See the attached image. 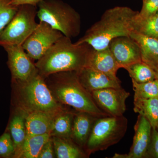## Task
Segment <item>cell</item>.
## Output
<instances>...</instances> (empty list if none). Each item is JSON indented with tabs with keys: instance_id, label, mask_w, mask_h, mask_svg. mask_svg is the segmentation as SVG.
Wrapping results in <instances>:
<instances>
[{
	"instance_id": "1",
	"label": "cell",
	"mask_w": 158,
	"mask_h": 158,
	"mask_svg": "<svg viewBox=\"0 0 158 158\" xmlns=\"http://www.w3.org/2000/svg\"><path fill=\"white\" fill-rule=\"evenodd\" d=\"M138 11L129 7L117 6L105 11L100 19L88 29L76 44L86 43L96 50L109 47L116 37H130L135 31Z\"/></svg>"
},
{
	"instance_id": "2",
	"label": "cell",
	"mask_w": 158,
	"mask_h": 158,
	"mask_svg": "<svg viewBox=\"0 0 158 158\" xmlns=\"http://www.w3.org/2000/svg\"><path fill=\"white\" fill-rule=\"evenodd\" d=\"M44 79L54 98L59 103L98 118L110 116L99 107L91 93L82 86L77 71L57 73Z\"/></svg>"
},
{
	"instance_id": "3",
	"label": "cell",
	"mask_w": 158,
	"mask_h": 158,
	"mask_svg": "<svg viewBox=\"0 0 158 158\" xmlns=\"http://www.w3.org/2000/svg\"><path fill=\"white\" fill-rule=\"evenodd\" d=\"M87 44H77L63 35L37 60L35 65L44 78L62 72L78 71L87 66L90 51Z\"/></svg>"
},
{
	"instance_id": "4",
	"label": "cell",
	"mask_w": 158,
	"mask_h": 158,
	"mask_svg": "<svg viewBox=\"0 0 158 158\" xmlns=\"http://www.w3.org/2000/svg\"><path fill=\"white\" fill-rule=\"evenodd\" d=\"M13 108L27 114L34 112L56 113L65 110L54 98L45 79L37 73L24 81H11Z\"/></svg>"
},
{
	"instance_id": "5",
	"label": "cell",
	"mask_w": 158,
	"mask_h": 158,
	"mask_svg": "<svg viewBox=\"0 0 158 158\" xmlns=\"http://www.w3.org/2000/svg\"><path fill=\"white\" fill-rule=\"evenodd\" d=\"M37 6L40 21L46 23L69 38L80 34L81 16L71 6L59 0H42Z\"/></svg>"
},
{
	"instance_id": "6",
	"label": "cell",
	"mask_w": 158,
	"mask_h": 158,
	"mask_svg": "<svg viewBox=\"0 0 158 158\" xmlns=\"http://www.w3.org/2000/svg\"><path fill=\"white\" fill-rule=\"evenodd\" d=\"M127 124V119L123 115L97 118L84 149L88 157L91 154L117 144L125 135Z\"/></svg>"
},
{
	"instance_id": "7",
	"label": "cell",
	"mask_w": 158,
	"mask_h": 158,
	"mask_svg": "<svg viewBox=\"0 0 158 158\" xmlns=\"http://www.w3.org/2000/svg\"><path fill=\"white\" fill-rule=\"evenodd\" d=\"M37 11V6H19L14 18L0 33V45H22L38 24L35 20Z\"/></svg>"
},
{
	"instance_id": "8",
	"label": "cell",
	"mask_w": 158,
	"mask_h": 158,
	"mask_svg": "<svg viewBox=\"0 0 158 158\" xmlns=\"http://www.w3.org/2000/svg\"><path fill=\"white\" fill-rule=\"evenodd\" d=\"M63 35L46 23L40 21L22 46L33 60H38Z\"/></svg>"
},
{
	"instance_id": "9",
	"label": "cell",
	"mask_w": 158,
	"mask_h": 158,
	"mask_svg": "<svg viewBox=\"0 0 158 158\" xmlns=\"http://www.w3.org/2000/svg\"><path fill=\"white\" fill-rule=\"evenodd\" d=\"M7 53L8 66L11 75V81H24L38 73L37 67L23 48L22 45H3Z\"/></svg>"
},
{
	"instance_id": "10",
	"label": "cell",
	"mask_w": 158,
	"mask_h": 158,
	"mask_svg": "<svg viewBox=\"0 0 158 158\" xmlns=\"http://www.w3.org/2000/svg\"><path fill=\"white\" fill-rule=\"evenodd\" d=\"M102 110L111 116H123L126 110V101L129 92L122 88H107L90 92Z\"/></svg>"
},
{
	"instance_id": "11",
	"label": "cell",
	"mask_w": 158,
	"mask_h": 158,
	"mask_svg": "<svg viewBox=\"0 0 158 158\" xmlns=\"http://www.w3.org/2000/svg\"><path fill=\"white\" fill-rule=\"evenodd\" d=\"M120 68L141 61V51L137 42L131 37H116L109 45Z\"/></svg>"
},
{
	"instance_id": "12",
	"label": "cell",
	"mask_w": 158,
	"mask_h": 158,
	"mask_svg": "<svg viewBox=\"0 0 158 158\" xmlns=\"http://www.w3.org/2000/svg\"><path fill=\"white\" fill-rule=\"evenodd\" d=\"M135 135L132 145L127 154L116 153L113 158H142L146 156L151 139L152 127L148 120L139 115L134 127Z\"/></svg>"
},
{
	"instance_id": "13",
	"label": "cell",
	"mask_w": 158,
	"mask_h": 158,
	"mask_svg": "<svg viewBox=\"0 0 158 158\" xmlns=\"http://www.w3.org/2000/svg\"><path fill=\"white\" fill-rule=\"evenodd\" d=\"M79 81L89 92L107 88H121V81L117 78L85 67L77 71Z\"/></svg>"
},
{
	"instance_id": "14",
	"label": "cell",
	"mask_w": 158,
	"mask_h": 158,
	"mask_svg": "<svg viewBox=\"0 0 158 158\" xmlns=\"http://www.w3.org/2000/svg\"><path fill=\"white\" fill-rule=\"evenodd\" d=\"M86 67L113 78H117L116 73L120 69L109 47L100 50L92 48L88 56Z\"/></svg>"
},
{
	"instance_id": "15",
	"label": "cell",
	"mask_w": 158,
	"mask_h": 158,
	"mask_svg": "<svg viewBox=\"0 0 158 158\" xmlns=\"http://www.w3.org/2000/svg\"><path fill=\"white\" fill-rule=\"evenodd\" d=\"M97 118H98L84 112L76 111L75 113L71 138L84 150L94 123Z\"/></svg>"
},
{
	"instance_id": "16",
	"label": "cell",
	"mask_w": 158,
	"mask_h": 158,
	"mask_svg": "<svg viewBox=\"0 0 158 158\" xmlns=\"http://www.w3.org/2000/svg\"><path fill=\"white\" fill-rule=\"evenodd\" d=\"M59 113L34 112L28 113L26 118L27 137L51 134L55 117Z\"/></svg>"
},
{
	"instance_id": "17",
	"label": "cell",
	"mask_w": 158,
	"mask_h": 158,
	"mask_svg": "<svg viewBox=\"0 0 158 158\" xmlns=\"http://www.w3.org/2000/svg\"><path fill=\"white\" fill-rule=\"evenodd\" d=\"M130 37L139 45L141 61L158 72V39L134 31Z\"/></svg>"
},
{
	"instance_id": "18",
	"label": "cell",
	"mask_w": 158,
	"mask_h": 158,
	"mask_svg": "<svg viewBox=\"0 0 158 158\" xmlns=\"http://www.w3.org/2000/svg\"><path fill=\"white\" fill-rule=\"evenodd\" d=\"M27 115L22 110L13 108L7 129L13 140L15 152L20 147L27 137L26 118Z\"/></svg>"
},
{
	"instance_id": "19",
	"label": "cell",
	"mask_w": 158,
	"mask_h": 158,
	"mask_svg": "<svg viewBox=\"0 0 158 158\" xmlns=\"http://www.w3.org/2000/svg\"><path fill=\"white\" fill-rule=\"evenodd\" d=\"M50 134L26 137L20 147L15 152L13 158H38L43 146L50 138Z\"/></svg>"
},
{
	"instance_id": "20",
	"label": "cell",
	"mask_w": 158,
	"mask_h": 158,
	"mask_svg": "<svg viewBox=\"0 0 158 158\" xmlns=\"http://www.w3.org/2000/svg\"><path fill=\"white\" fill-rule=\"evenodd\" d=\"M56 157L58 158L88 157L85 151L78 146L71 138L52 137Z\"/></svg>"
},
{
	"instance_id": "21",
	"label": "cell",
	"mask_w": 158,
	"mask_h": 158,
	"mask_svg": "<svg viewBox=\"0 0 158 158\" xmlns=\"http://www.w3.org/2000/svg\"><path fill=\"white\" fill-rule=\"evenodd\" d=\"M134 110L135 113L145 117L152 128L158 126V98L149 99L134 98Z\"/></svg>"
},
{
	"instance_id": "22",
	"label": "cell",
	"mask_w": 158,
	"mask_h": 158,
	"mask_svg": "<svg viewBox=\"0 0 158 158\" xmlns=\"http://www.w3.org/2000/svg\"><path fill=\"white\" fill-rule=\"evenodd\" d=\"M75 113V112L68 111L65 109L57 114L54 119L52 129L51 131L52 137L55 136L60 138H71Z\"/></svg>"
},
{
	"instance_id": "23",
	"label": "cell",
	"mask_w": 158,
	"mask_h": 158,
	"mask_svg": "<svg viewBox=\"0 0 158 158\" xmlns=\"http://www.w3.org/2000/svg\"><path fill=\"white\" fill-rule=\"evenodd\" d=\"M124 69L127 71L132 80L138 83H145L156 79L155 71L142 61L131 64Z\"/></svg>"
},
{
	"instance_id": "24",
	"label": "cell",
	"mask_w": 158,
	"mask_h": 158,
	"mask_svg": "<svg viewBox=\"0 0 158 158\" xmlns=\"http://www.w3.org/2000/svg\"><path fill=\"white\" fill-rule=\"evenodd\" d=\"M134 98L149 99L158 98V80L143 83H138L132 80Z\"/></svg>"
},
{
	"instance_id": "25",
	"label": "cell",
	"mask_w": 158,
	"mask_h": 158,
	"mask_svg": "<svg viewBox=\"0 0 158 158\" xmlns=\"http://www.w3.org/2000/svg\"><path fill=\"white\" fill-rule=\"evenodd\" d=\"M135 31L141 34L158 39V15L141 20L136 19Z\"/></svg>"
},
{
	"instance_id": "26",
	"label": "cell",
	"mask_w": 158,
	"mask_h": 158,
	"mask_svg": "<svg viewBox=\"0 0 158 158\" xmlns=\"http://www.w3.org/2000/svg\"><path fill=\"white\" fill-rule=\"evenodd\" d=\"M19 7L12 5L10 0H0V33L14 18Z\"/></svg>"
},
{
	"instance_id": "27",
	"label": "cell",
	"mask_w": 158,
	"mask_h": 158,
	"mask_svg": "<svg viewBox=\"0 0 158 158\" xmlns=\"http://www.w3.org/2000/svg\"><path fill=\"white\" fill-rule=\"evenodd\" d=\"M15 152L14 143L7 129L0 136V157L13 158Z\"/></svg>"
},
{
	"instance_id": "28",
	"label": "cell",
	"mask_w": 158,
	"mask_h": 158,
	"mask_svg": "<svg viewBox=\"0 0 158 158\" xmlns=\"http://www.w3.org/2000/svg\"><path fill=\"white\" fill-rule=\"evenodd\" d=\"M158 10V0H144L142 9L137 15V19H144L154 15Z\"/></svg>"
},
{
	"instance_id": "29",
	"label": "cell",
	"mask_w": 158,
	"mask_h": 158,
	"mask_svg": "<svg viewBox=\"0 0 158 158\" xmlns=\"http://www.w3.org/2000/svg\"><path fill=\"white\" fill-rule=\"evenodd\" d=\"M158 158V130L152 128L151 139L145 157Z\"/></svg>"
},
{
	"instance_id": "30",
	"label": "cell",
	"mask_w": 158,
	"mask_h": 158,
	"mask_svg": "<svg viewBox=\"0 0 158 158\" xmlns=\"http://www.w3.org/2000/svg\"><path fill=\"white\" fill-rule=\"evenodd\" d=\"M56 157L52 137L43 146L38 158H53Z\"/></svg>"
},
{
	"instance_id": "31",
	"label": "cell",
	"mask_w": 158,
	"mask_h": 158,
	"mask_svg": "<svg viewBox=\"0 0 158 158\" xmlns=\"http://www.w3.org/2000/svg\"><path fill=\"white\" fill-rule=\"evenodd\" d=\"M42 0H10L13 6H19L23 5L37 6Z\"/></svg>"
},
{
	"instance_id": "32",
	"label": "cell",
	"mask_w": 158,
	"mask_h": 158,
	"mask_svg": "<svg viewBox=\"0 0 158 158\" xmlns=\"http://www.w3.org/2000/svg\"><path fill=\"white\" fill-rule=\"evenodd\" d=\"M156 79L158 80V72L156 73Z\"/></svg>"
},
{
	"instance_id": "33",
	"label": "cell",
	"mask_w": 158,
	"mask_h": 158,
	"mask_svg": "<svg viewBox=\"0 0 158 158\" xmlns=\"http://www.w3.org/2000/svg\"><path fill=\"white\" fill-rule=\"evenodd\" d=\"M156 15H158V11H157L156 13Z\"/></svg>"
},
{
	"instance_id": "34",
	"label": "cell",
	"mask_w": 158,
	"mask_h": 158,
	"mask_svg": "<svg viewBox=\"0 0 158 158\" xmlns=\"http://www.w3.org/2000/svg\"><path fill=\"white\" fill-rule=\"evenodd\" d=\"M156 129H157V130H158V127H157V128H156Z\"/></svg>"
},
{
	"instance_id": "35",
	"label": "cell",
	"mask_w": 158,
	"mask_h": 158,
	"mask_svg": "<svg viewBox=\"0 0 158 158\" xmlns=\"http://www.w3.org/2000/svg\"><path fill=\"white\" fill-rule=\"evenodd\" d=\"M143 1H144V0H143Z\"/></svg>"
}]
</instances>
